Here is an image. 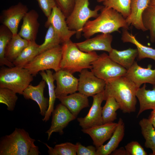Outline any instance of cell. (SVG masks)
<instances>
[{
  "mask_svg": "<svg viewBox=\"0 0 155 155\" xmlns=\"http://www.w3.org/2000/svg\"><path fill=\"white\" fill-rule=\"evenodd\" d=\"M28 11L27 6L19 2L3 10L0 15L1 22L9 29L13 35H16L19 23Z\"/></svg>",
  "mask_w": 155,
  "mask_h": 155,
  "instance_id": "obj_10",
  "label": "cell"
},
{
  "mask_svg": "<svg viewBox=\"0 0 155 155\" xmlns=\"http://www.w3.org/2000/svg\"><path fill=\"white\" fill-rule=\"evenodd\" d=\"M18 99L16 93L7 88H0V102L5 104L7 109L13 111Z\"/></svg>",
  "mask_w": 155,
  "mask_h": 155,
  "instance_id": "obj_36",
  "label": "cell"
},
{
  "mask_svg": "<svg viewBox=\"0 0 155 155\" xmlns=\"http://www.w3.org/2000/svg\"><path fill=\"white\" fill-rule=\"evenodd\" d=\"M35 140L23 129L16 128L0 141V155H38L40 154Z\"/></svg>",
  "mask_w": 155,
  "mask_h": 155,
  "instance_id": "obj_3",
  "label": "cell"
},
{
  "mask_svg": "<svg viewBox=\"0 0 155 155\" xmlns=\"http://www.w3.org/2000/svg\"><path fill=\"white\" fill-rule=\"evenodd\" d=\"M89 5V0H76L72 11L66 18L69 29L76 32L77 38H80L87 22L90 18L98 17L99 11L103 7L97 5L94 9L92 10Z\"/></svg>",
  "mask_w": 155,
  "mask_h": 155,
  "instance_id": "obj_6",
  "label": "cell"
},
{
  "mask_svg": "<svg viewBox=\"0 0 155 155\" xmlns=\"http://www.w3.org/2000/svg\"><path fill=\"white\" fill-rule=\"evenodd\" d=\"M151 123H152L154 127V128L155 129V121H150Z\"/></svg>",
  "mask_w": 155,
  "mask_h": 155,
  "instance_id": "obj_45",
  "label": "cell"
},
{
  "mask_svg": "<svg viewBox=\"0 0 155 155\" xmlns=\"http://www.w3.org/2000/svg\"><path fill=\"white\" fill-rule=\"evenodd\" d=\"M44 40L43 43L40 45L39 53L46 50L60 45L62 42L61 40L51 25L48 27Z\"/></svg>",
  "mask_w": 155,
  "mask_h": 155,
  "instance_id": "obj_33",
  "label": "cell"
},
{
  "mask_svg": "<svg viewBox=\"0 0 155 155\" xmlns=\"http://www.w3.org/2000/svg\"><path fill=\"white\" fill-rule=\"evenodd\" d=\"M28 43L29 41L22 38L18 33L13 35L6 49L5 57L9 61L13 63Z\"/></svg>",
  "mask_w": 155,
  "mask_h": 155,
  "instance_id": "obj_27",
  "label": "cell"
},
{
  "mask_svg": "<svg viewBox=\"0 0 155 155\" xmlns=\"http://www.w3.org/2000/svg\"><path fill=\"white\" fill-rule=\"evenodd\" d=\"M104 91L106 100L108 96L114 97L124 113L136 111V93L138 88L125 76H121L106 82Z\"/></svg>",
  "mask_w": 155,
  "mask_h": 155,
  "instance_id": "obj_1",
  "label": "cell"
},
{
  "mask_svg": "<svg viewBox=\"0 0 155 155\" xmlns=\"http://www.w3.org/2000/svg\"><path fill=\"white\" fill-rule=\"evenodd\" d=\"M13 34L6 26L2 24L0 26V65H5L8 67L14 66L13 63L5 57V52L6 47L11 39Z\"/></svg>",
  "mask_w": 155,
  "mask_h": 155,
  "instance_id": "obj_29",
  "label": "cell"
},
{
  "mask_svg": "<svg viewBox=\"0 0 155 155\" xmlns=\"http://www.w3.org/2000/svg\"><path fill=\"white\" fill-rule=\"evenodd\" d=\"M128 29L123 28L121 39L123 42H130L135 45L138 51V59L141 60L149 58L155 61V49L146 46L140 43L135 36L130 33Z\"/></svg>",
  "mask_w": 155,
  "mask_h": 155,
  "instance_id": "obj_25",
  "label": "cell"
},
{
  "mask_svg": "<svg viewBox=\"0 0 155 155\" xmlns=\"http://www.w3.org/2000/svg\"><path fill=\"white\" fill-rule=\"evenodd\" d=\"M51 125L46 132L48 134L49 140L53 132L59 133L60 135L63 133V129L71 121L76 117L62 103L57 104L52 113Z\"/></svg>",
  "mask_w": 155,
  "mask_h": 155,
  "instance_id": "obj_13",
  "label": "cell"
},
{
  "mask_svg": "<svg viewBox=\"0 0 155 155\" xmlns=\"http://www.w3.org/2000/svg\"><path fill=\"white\" fill-rule=\"evenodd\" d=\"M150 6H155V0H150Z\"/></svg>",
  "mask_w": 155,
  "mask_h": 155,
  "instance_id": "obj_43",
  "label": "cell"
},
{
  "mask_svg": "<svg viewBox=\"0 0 155 155\" xmlns=\"http://www.w3.org/2000/svg\"><path fill=\"white\" fill-rule=\"evenodd\" d=\"M39 15L34 9L28 11L23 18V23L18 34L28 41H35L39 27Z\"/></svg>",
  "mask_w": 155,
  "mask_h": 155,
  "instance_id": "obj_18",
  "label": "cell"
},
{
  "mask_svg": "<svg viewBox=\"0 0 155 155\" xmlns=\"http://www.w3.org/2000/svg\"><path fill=\"white\" fill-rule=\"evenodd\" d=\"M88 97L78 92L57 98L76 117L83 108L89 106Z\"/></svg>",
  "mask_w": 155,
  "mask_h": 155,
  "instance_id": "obj_20",
  "label": "cell"
},
{
  "mask_svg": "<svg viewBox=\"0 0 155 155\" xmlns=\"http://www.w3.org/2000/svg\"><path fill=\"white\" fill-rule=\"evenodd\" d=\"M53 71L50 69L40 71V74L42 80H44L47 84L48 89L49 95V105L42 120L45 122L48 121L51 116L52 113L54 109V105L56 96L55 92L56 87L54 84L55 80L53 75Z\"/></svg>",
  "mask_w": 155,
  "mask_h": 155,
  "instance_id": "obj_26",
  "label": "cell"
},
{
  "mask_svg": "<svg viewBox=\"0 0 155 155\" xmlns=\"http://www.w3.org/2000/svg\"><path fill=\"white\" fill-rule=\"evenodd\" d=\"M142 133L145 140L144 146L155 152V129L148 119L143 118L139 122Z\"/></svg>",
  "mask_w": 155,
  "mask_h": 155,
  "instance_id": "obj_30",
  "label": "cell"
},
{
  "mask_svg": "<svg viewBox=\"0 0 155 155\" xmlns=\"http://www.w3.org/2000/svg\"><path fill=\"white\" fill-rule=\"evenodd\" d=\"M76 0H54L56 6L67 18L72 11Z\"/></svg>",
  "mask_w": 155,
  "mask_h": 155,
  "instance_id": "obj_38",
  "label": "cell"
},
{
  "mask_svg": "<svg viewBox=\"0 0 155 155\" xmlns=\"http://www.w3.org/2000/svg\"><path fill=\"white\" fill-rule=\"evenodd\" d=\"M118 125L113 122L102 124L88 129H82V131L89 135L96 149L103 145L111 137Z\"/></svg>",
  "mask_w": 155,
  "mask_h": 155,
  "instance_id": "obj_17",
  "label": "cell"
},
{
  "mask_svg": "<svg viewBox=\"0 0 155 155\" xmlns=\"http://www.w3.org/2000/svg\"><path fill=\"white\" fill-rule=\"evenodd\" d=\"M66 18L61 10L57 6L53 8L50 16L47 18L45 26L47 28L51 25L60 38L62 43L70 40L76 32L69 28L66 21Z\"/></svg>",
  "mask_w": 155,
  "mask_h": 155,
  "instance_id": "obj_11",
  "label": "cell"
},
{
  "mask_svg": "<svg viewBox=\"0 0 155 155\" xmlns=\"http://www.w3.org/2000/svg\"><path fill=\"white\" fill-rule=\"evenodd\" d=\"M78 91L88 97L103 91L106 82L96 76L88 69L83 70L79 75Z\"/></svg>",
  "mask_w": 155,
  "mask_h": 155,
  "instance_id": "obj_9",
  "label": "cell"
},
{
  "mask_svg": "<svg viewBox=\"0 0 155 155\" xmlns=\"http://www.w3.org/2000/svg\"><path fill=\"white\" fill-rule=\"evenodd\" d=\"M33 76L24 68L2 66L0 70V88H7L22 94L33 80Z\"/></svg>",
  "mask_w": 155,
  "mask_h": 155,
  "instance_id": "obj_5",
  "label": "cell"
},
{
  "mask_svg": "<svg viewBox=\"0 0 155 155\" xmlns=\"http://www.w3.org/2000/svg\"><path fill=\"white\" fill-rule=\"evenodd\" d=\"M62 55V47L60 45L39 53L24 68L33 76L40 71L47 70L53 69L56 72L61 69Z\"/></svg>",
  "mask_w": 155,
  "mask_h": 155,
  "instance_id": "obj_7",
  "label": "cell"
},
{
  "mask_svg": "<svg viewBox=\"0 0 155 155\" xmlns=\"http://www.w3.org/2000/svg\"><path fill=\"white\" fill-rule=\"evenodd\" d=\"M106 103L102 107V124L113 122L117 118L116 111L120 107L115 98L112 96L108 97Z\"/></svg>",
  "mask_w": 155,
  "mask_h": 155,
  "instance_id": "obj_31",
  "label": "cell"
},
{
  "mask_svg": "<svg viewBox=\"0 0 155 155\" xmlns=\"http://www.w3.org/2000/svg\"><path fill=\"white\" fill-rule=\"evenodd\" d=\"M131 0H107L102 3L103 5L111 8L120 13L126 18L130 13Z\"/></svg>",
  "mask_w": 155,
  "mask_h": 155,
  "instance_id": "obj_35",
  "label": "cell"
},
{
  "mask_svg": "<svg viewBox=\"0 0 155 155\" xmlns=\"http://www.w3.org/2000/svg\"><path fill=\"white\" fill-rule=\"evenodd\" d=\"M142 20L145 28L149 31L150 41L155 42V6L149 5L145 9L142 15Z\"/></svg>",
  "mask_w": 155,
  "mask_h": 155,
  "instance_id": "obj_32",
  "label": "cell"
},
{
  "mask_svg": "<svg viewBox=\"0 0 155 155\" xmlns=\"http://www.w3.org/2000/svg\"><path fill=\"white\" fill-rule=\"evenodd\" d=\"M91 71L98 78L106 82L125 76L127 70L113 61L108 55L103 53L91 64Z\"/></svg>",
  "mask_w": 155,
  "mask_h": 155,
  "instance_id": "obj_8",
  "label": "cell"
},
{
  "mask_svg": "<svg viewBox=\"0 0 155 155\" xmlns=\"http://www.w3.org/2000/svg\"><path fill=\"white\" fill-rule=\"evenodd\" d=\"M61 69L72 73H80L85 69L92 68V63L98 57L95 52H85L80 50L71 40L62 44Z\"/></svg>",
  "mask_w": 155,
  "mask_h": 155,
  "instance_id": "obj_4",
  "label": "cell"
},
{
  "mask_svg": "<svg viewBox=\"0 0 155 155\" xmlns=\"http://www.w3.org/2000/svg\"><path fill=\"white\" fill-rule=\"evenodd\" d=\"M48 148V152L50 155H76L77 146L69 142L56 145L54 148L44 143Z\"/></svg>",
  "mask_w": 155,
  "mask_h": 155,
  "instance_id": "obj_34",
  "label": "cell"
},
{
  "mask_svg": "<svg viewBox=\"0 0 155 155\" xmlns=\"http://www.w3.org/2000/svg\"><path fill=\"white\" fill-rule=\"evenodd\" d=\"M45 16L48 18L53 7L56 6L54 0H36Z\"/></svg>",
  "mask_w": 155,
  "mask_h": 155,
  "instance_id": "obj_39",
  "label": "cell"
},
{
  "mask_svg": "<svg viewBox=\"0 0 155 155\" xmlns=\"http://www.w3.org/2000/svg\"><path fill=\"white\" fill-rule=\"evenodd\" d=\"M113 39V36L110 34L102 33L75 44L80 50L85 52L102 51L109 53L113 49L111 45Z\"/></svg>",
  "mask_w": 155,
  "mask_h": 155,
  "instance_id": "obj_15",
  "label": "cell"
},
{
  "mask_svg": "<svg viewBox=\"0 0 155 155\" xmlns=\"http://www.w3.org/2000/svg\"><path fill=\"white\" fill-rule=\"evenodd\" d=\"M150 0H131L130 13L125 18L128 25L144 32L147 31L142 22V16L145 9L150 5Z\"/></svg>",
  "mask_w": 155,
  "mask_h": 155,
  "instance_id": "obj_21",
  "label": "cell"
},
{
  "mask_svg": "<svg viewBox=\"0 0 155 155\" xmlns=\"http://www.w3.org/2000/svg\"><path fill=\"white\" fill-rule=\"evenodd\" d=\"M76 144L77 146L78 155H97V149L95 147L92 145L86 147L79 142H77Z\"/></svg>",
  "mask_w": 155,
  "mask_h": 155,
  "instance_id": "obj_40",
  "label": "cell"
},
{
  "mask_svg": "<svg viewBox=\"0 0 155 155\" xmlns=\"http://www.w3.org/2000/svg\"><path fill=\"white\" fill-rule=\"evenodd\" d=\"M100 11L98 17L94 20H88L84 26L82 35L86 39L98 33L119 32L121 28L129 29L125 19L115 10L104 6Z\"/></svg>",
  "mask_w": 155,
  "mask_h": 155,
  "instance_id": "obj_2",
  "label": "cell"
},
{
  "mask_svg": "<svg viewBox=\"0 0 155 155\" xmlns=\"http://www.w3.org/2000/svg\"><path fill=\"white\" fill-rule=\"evenodd\" d=\"M39 46L35 41H29L27 46L13 62L14 66L24 68L39 54Z\"/></svg>",
  "mask_w": 155,
  "mask_h": 155,
  "instance_id": "obj_28",
  "label": "cell"
},
{
  "mask_svg": "<svg viewBox=\"0 0 155 155\" xmlns=\"http://www.w3.org/2000/svg\"><path fill=\"white\" fill-rule=\"evenodd\" d=\"M108 53L109 57L113 61L127 70L132 66L138 55L137 49L131 48L121 51L113 48Z\"/></svg>",
  "mask_w": 155,
  "mask_h": 155,
  "instance_id": "obj_23",
  "label": "cell"
},
{
  "mask_svg": "<svg viewBox=\"0 0 155 155\" xmlns=\"http://www.w3.org/2000/svg\"><path fill=\"white\" fill-rule=\"evenodd\" d=\"M107 0H96L97 2H103Z\"/></svg>",
  "mask_w": 155,
  "mask_h": 155,
  "instance_id": "obj_44",
  "label": "cell"
},
{
  "mask_svg": "<svg viewBox=\"0 0 155 155\" xmlns=\"http://www.w3.org/2000/svg\"><path fill=\"white\" fill-rule=\"evenodd\" d=\"M150 155H155V152H152V153H150L149 154Z\"/></svg>",
  "mask_w": 155,
  "mask_h": 155,
  "instance_id": "obj_46",
  "label": "cell"
},
{
  "mask_svg": "<svg viewBox=\"0 0 155 155\" xmlns=\"http://www.w3.org/2000/svg\"><path fill=\"white\" fill-rule=\"evenodd\" d=\"M150 121L155 122V109L152 110L148 119Z\"/></svg>",
  "mask_w": 155,
  "mask_h": 155,
  "instance_id": "obj_42",
  "label": "cell"
},
{
  "mask_svg": "<svg viewBox=\"0 0 155 155\" xmlns=\"http://www.w3.org/2000/svg\"><path fill=\"white\" fill-rule=\"evenodd\" d=\"M104 91L92 96V104L88 114L84 117L77 118L79 125L82 129H88L103 124L101 105L103 101L105 100Z\"/></svg>",
  "mask_w": 155,
  "mask_h": 155,
  "instance_id": "obj_14",
  "label": "cell"
},
{
  "mask_svg": "<svg viewBox=\"0 0 155 155\" xmlns=\"http://www.w3.org/2000/svg\"><path fill=\"white\" fill-rule=\"evenodd\" d=\"M152 65L149 64L147 68L139 66L135 61L128 69L125 75L140 88L144 83H148L155 86V69H152Z\"/></svg>",
  "mask_w": 155,
  "mask_h": 155,
  "instance_id": "obj_16",
  "label": "cell"
},
{
  "mask_svg": "<svg viewBox=\"0 0 155 155\" xmlns=\"http://www.w3.org/2000/svg\"><path fill=\"white\" fill-rule=\"evenodd\" d=\"M53 75L56 82L55 90L56 98L66 96L78 91V79L73 73L61 69L55 72Z\"/></svg>",
  "mask_w": 155,
  "mask_h": 155,
  "instance_id": "obj_12",
  "label": "cell"
},
{
  "mask_svg": "<svg viewBox=\"0 0 155 155\" xmlns=\"http://www.w3.org/2000/svg\"><path fill=\"white\" fill-rule=\"evenodd\" d=\"M112 155H128V154L125 147H121L116 149L111 154Z\"/></svg>",
  "mask_w": 155,
  "mask_h": 155,
  "instance_id": "obj_41",
  "label": "cell"
},
{
  "mask_svg": "<svg viewBox=\"0 0 155 155\" xmlns=\"http://www.w3.org/2000/svg\"><path fill=\"white\" fill-rule=\"evenodd\" d=\"M117 123V125L108 143L97 149V155L111 154L118 146L124 136L125 126L121 118L119 119Z\"/></svg>",
  "mask_w": 155,
  "mask_h": 155,
  "instance_id": "obj_22",
  "label": "cell"
},
{
  "mask_svg": "<svg viewBox=\"0 0 155 155\" xmlns=\"http://www.w3.org/2000/svg\"><path fill=\"white\" fill-rule=\"evenodd\" d=\"M146 88L144 83L142 87L138 89L136 93L140 104L137 117L144 111L155 109V86H153L152 90H147Z\"/></svg>",
  "mask_w": 155,
  "mask_h": 155,
  "instance_id": "obj_24",
  "label": "cell"
},
{
  "mask_svg": "<svg viewBox=\"0 0 155 155\" xmlns=\"http://www.w3.org/2000/svg\"><path fill=\"white\" fill-rule=\"evenodd\" d=\"M125 148L128 155H147L143 147L137 142L132 141L127 144Z\"/></svg>",
  "mask_w": 155,
  "mask_h": 155,
  "instance_id": "obj_37",
  "label": "cell"
},
{
  "mask_svg": "<svg viewBox=\"0 0 155 155\" xmlns=\"http://www.w3.org/2000/svg\"><path fill=\"white\" fill-rule=\"evenodd\" d=\"M46 83L43 80L36 86L29 85L24 91L22 94L26 99H31L38 105L40 114L44 116L49 105V98L44 96V91Z\"/></svg>",
  "mask_w": 155,
  "mask_h": 155,
  "instance_id": "obj_19",
  "label": "cell"
}]
</instances>
